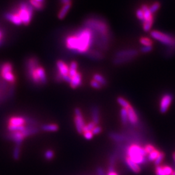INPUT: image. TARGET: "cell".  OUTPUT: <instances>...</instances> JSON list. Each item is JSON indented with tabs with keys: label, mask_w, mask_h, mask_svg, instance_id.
Segmentation results:
<instances>
[{
	"label": "cell",
	"mask_w": 175,
	"mask_h": 175,
	"mask_svg": "<svg viewBox=\"0 0 175 175\" xmlns=\"http://www.w3.org/2000/svg\"><path fill=\"white\" fill-rule=\"evenodd\" d=\"M97 175H106L104 173V170L101 167H98L97 169Z\"/></svg>",
	"instance_id": "bcb514c9"
},
{
	"label": "cell",
	"mask_w": 175,
	"mask_h": 175,
	"mask_svg": "<svg viewBox=\"0 0 175 175\" xmlns=\"http://www.w3.org/2000/svg\"><path fill=\"white\" fill-rule=\"evenodd\" d=\"M136 16L143 23H144V15H143V12L142 11V9H138L136 11Z\"/></svg>",
	"instance_id": "d590c367"
},
{
	"label": "cell",
	"mask_w": 175,
	"mask_h": 175,
	"mask_svg": "<svg viewBox=\"0 0 175 175\" xmlns=\"http://www.w3.org/2000/svg\"><path fill=\"white\" fill-rule=\"evenodd\" d=\"M173 96L171 93H166L162 97L160 105H159V110L162 114L166 113L173 101Z\"/></svg>",
	"instance_id": "8fae6325"
},
{
	"label": "cell",
	"mask_w": 175,
	"mask_h": 175,
	"mask_svg": "<svg viewBox=\"0 0 175 175\" xmlns=\"http://www.w3.org/2000/svg\"><path fill=\"white\" fill-rule=\"evenodd\" d=\"M144 149H145V150L147 154H148L155 150L154 147L152 145H146L145 147H144Z\"/></svg>",
	"instance_id": "ab89813d"
},
{
	"label": "cell",
	"mask_w": 175,
	"mask_h": 175,
	"mask_svg": "<svg viewBox=\"0 0 175 175\" xmlns=\"http://www.w3.org/2000/svg\"><path fill=\"white\" fill-rule=\"evenodd\" d=\"M60 2H61L62 5L69 3H72V0H60Z\"/></svg>",
	"instance_id": "7dc6e473"
},
{
	"label": "cell",
	"mask_w": 175,
	"mask_h": 175,
	"mask_svg": "<svg viewBox=\"0 0 175 175\" xmlns=\"http://www.w3.org/2000/svg\"><path fill=\"white\" fill-rule=\"evenodd\" d=\"M173 160H174V163H175V153H174L173 155Z\"/></svg>",
	"instance_id": "681fc988"
},
{
	"label": "cell",
	"mask_w": 175,
	"mask_h": 175,
	"mask_svg": "<svg viewBox=\"0 0 175 175\" xmlns=\"http://www.w3.org/2000/svg\"><path fill=\"white\" fill-rule=\"evenodd\" d=\"M29 4L37 11H41L46 6V0H29Z\"/></svg>",
	"instance_id": "5bb4252c"
},
{
	"label": "cell",
	"mask_w": 175,
	"mask_h": 175,
	"mask_svg": "<svg viewBox=\"0 0 175 175\" xmlns=\"http://www.w3.org/2000/svg\"><path fill=\"white\" fill-rule=\"evenodd\" d=\"M171 175H175V171L173 172V173H172V174H171Z\"/></svg>",
	"instance_id": "f907efd6"
},
{
	"label": "cell",
	"mask_w": 175,
	"mask_h": 175,
	"mask_svg": "<svg viewBox=\"0 0 175 175\" xmlns=\"http://www.w3.org/2000/svg\"><path fill=\"white\" fill-rule=\"evenodd\" d=\"M107 175H118L116 172L114 171H110V172H108Z\"/></svg>",
	"instance_id": "c3c4849f"
},
{
	"label": "cell",
	"mask_w": 175,
	"mask_h": 175,
	"mask_svg": "<svg viewBox=\"0 0 175 175\" xmlns=\"http://www.w3.org/2000/svg\"><path fill=\"white\" fill-rule=\"evenodd\" d=\"M93 134L92 132H84V136L86 139H91L93 138Z\"/></svg>",
	"instance_id": "f6af8a7d"
},
{
	"label": "cell",
	"mask_w": 175,
	"mask_h": 175,
	"mask_svg": "<svg viewBox=\"0 0 175 175\" xmlns=\"http://www.w3.org/2000/svg\"><path fill=\"white\" fill-rule=\"evenodd\" d=\"M5 38V34L4 31L0 28V46L3 43Z\"/></svg>",
	"instance_id": "b9f144b4"
},
{
	"label": "cell",
	"mask_w": 175,
	"mask_h": 175,
	"mask_svg": "<svg viewBox=\"0 0 175 175\" xmlns=\"http://www.w3.org/2000/svg\"><path fill=\"white\" fill-rule=\"evenodd\" d=\"M34 9L28 2H21L5 14V18L15 26H28L31 22Z\"/></svg>",
	"instance_id": "3957f363"
},
{
	"label": "cell",
	"mask_w": 175,
	"mask_h": 175,
	"mask_svg": "<svg viewBox=\"0 0 175 175\" xmlns=\"http://www.w3.org/2000/svg\"><path fill=\"white\" fill-rule=\"evenodd\" d=\"M83 26L92 32L95 49L102 52L108 49L110 34L107 22L99 17H89L84 21Z\"/></svg>",
	"instance_id": "6da1fadb"
},
{
	"label": "cell",
	"mask_w": 175,
	"mask_h": 175,
	"mask_svg": "<svg viewBox=\"0 0 175 175\" xmlns=\"http://www.w3.org/2000/svg\"><path fill=\"white\" fill-rule=\"evenodd\" d=\"M42 129L44 131L46 132H55L58 131V127L55 124H44L42 127Z\"/></svg>",
	"instance_id": "603a6c76"
},
{
	"label": "cell",
	"mask_w": 175,
	"mask_h": 175,
	"mask_svg": "<svg viewBox=\"0 0 175 175\" xmlns=\"http://www.w3.org/2000/svg\"><path fill=\"white\" fill-rule=\"evenodd\" d=\"M163 168V171L164 172V173L166 174V175H171L173 173V169L171 167H170L169 166H164L162 167Z\"/></svg>",
	"instance_id": "74e56055"
},
{
	"label": "cell",
	"mask_w": 175,
	"mask_h": 175,
	"mask_svg": "<svg viewBox=\"0 0 175 175\" xmlns=\"http://www.w3.org/2000/svg\"><path fill=\"white\" fill-rule=\"evenodd\" d=\"M127 113H128V122H130L132 125H136L138 123V116L135 112L134 109L131 106L127 109Z\"/></svg>",
	"instance_id": "7c38bea8"
},
{
	"label": "cell",
	"mask_w": 175,
	"mask_h": 175,
	"mask_svg": "<svg viewBox=\"0 0 175 175\" xmlns=\"http://www.w3.org/2000/svg\"><path fill=\"white\" fill-rule=\"evenodd\" d=\"M26 72L29 79L37 85H42L47 83V75L44 68L36 57H30L27 59Z\"/></svg>",
	"instance_id": "277c9868"
},
{
	"label": "cell",
	"mask_w": 175,
	"mask_h": 175,
	"mask_svg": "<svg viewBox=\"0 0 175 175\" xmlns=\"http://www.w3.org/2000/svg\"><path fill=\"white\" fill-rule=\"evenodd\" d=\"M134 59V58H114L113 62L116 65H119L131 62Z\"/></svg>",
	"instance_id": "cb8c5ba5"
},
{
	"label": "cell",
	"mask_w": 175,
	"mask_h": 175,
	"mask_svg": "<svg viewBox=\"0 0 175 175\" xmlns=\"http://www.w3.org/2000/svg\"><path fill=\"white\" fill-rule=\"evenodd\" d=\"M57 79L58 81H64L70 82L71 79L69 77V66L62 61L59 60L57 62Z\"/></svg>",
	"instance_id": "ba28073f"
},
{
	"label": "cell",
	"mask_w": 175,
	"mask_h": 175,
	"mask_svg": "<svg viewBox=\"0 0 175 175\" xmlns=\"http://www.w3.org/2000/svg\"><path fill=\"white\" fill-rule=\"evenodd\" d=\"M26 120L22 117H11L9 120L8 125L23 126L25 125Z\"/></svg>",
	"instance_id": "ac0fdd59"
},
{
	"label": "cell",
	"mask_w": 175,
	"mask_h": 175,
	"mask_svg": "<svg viewBox=\"0 0 175 175\" xmlns=\"http://www.w3.org/2000/svg\"><path fill=\"white\" fill-rule=\"evenodd\" d=\"M165 157V154L163 152H160V154H159V156L157 157V158L154 160V164L157 166H159V165L162 163L163 161V159Z\"/></svg>",
	"instance_id": "836d02e7"
},
{
	"label": "cell",
	"mask_w": 175,
	"mask_h": 175,
	"mask_svg": "<svg viewBox=\"0 0 175 175\" xmlns=\"http://www.w3.org/2000/svg\"><path fill=\"white\" fill-rule=\"evenodd\" d=\"M152 49H153L152 46H143V47H142V49H141V51H142V53H146L151 51L152 50Z\"/></svg>",
	"instance_id": "60d3db41"
},
{
	"label": "cell",
	"mask_w": 175,
	"mask_h": 175,
	"mask_svg": "<svg viewBox=\"0 0 175 175\" xmlns=\"http://www.w3.org/2000/svg\"><path fill=\"white\" fill-rule=\"evenodd\" d=\"M75 124L77 131L79 134H82L83 133V128L85 126V124L81 110L77 108L75 109Z\"/></svg>",
	"instance_id": "9c48e42d"
},
{
	"label": "cell",
	"mask_w": 175,
	"mask_h": 175,
	"mask_svg": "<svg viewBox=\"0 0 175 175\" xmlns=\"http://www.w3.org/2000/svg\"><path fill=\"white\" fill-rule=\"evenodd\" d=\"M120 114H121V119L123 124V125H127L128 123L127 110L125 108H122Z\"/></svg>",
	"instance_id": "d4e9b609"
},
{
	"label": "cell",
	"mask_w": 175,
	"mask_h": 175,
	"mask_svg": "<svg viewBox=\"0 0 175 175\" xmlns=\"http://www.w3.org/2000/svg\"><path fill=\"white\" fill-rule=\"evenodd\" d=\"M151 36L169 47H175V36L174 35L158 31H152L151 32Z\"/></svg>",
	"instance_id": "52a82bcc"
},
{
	"label": "cell",
	"mask_w": 175,
	"mask_h": 175,
	"mask_svg": "<svg viewBox=\"0 0 175 175\" xmlns=\"http://www.w3.org/2000/svg\"><path fill=\"white\" fill-rule=\"evenodd\" d=\"M91 114L92 118V122L98 124L99 123V109L97 106H93L91 110Z\"/></svg>",
	"instance_id": "7402d4cb"
},
{
	"label": "cell",
	"mask_w": 175,
	"mask_h": 175,
	"mask_svg": "<svg viewBox=\"0 0 175 175\" xmlns=\"http://www.w3.org/2000/svg\"><path fill=\"white\" fill-rule=\"evenodd\" d=\"M144 15V22H154L153 14L151 12L149 7L147 5H142V8Z\"/></svg>",
	"instance_id": "9a60e30c"
},
{
	"label": "cell",
	"mask_w": 175,
	"mask_h": 175,
	"mask_svg": "<svg viewBox=\"0 0 175 175\" xmlns=\"http://www.w3.org/2000/svg\"><path fill=\"white\" fill-rule=\"evenodd\" d=\"M127 157L137 164H143L146 162L145 156L147 154L144 148L138 145L133 144L127 149Z\"/></svg>",
	"instance_id": "5b68a950"
},
{
	"label": "cell",
	"mask_w": 175,
	"mask_h": 175,
	"mask_svg": "<svg viewBox=\"0 0 175 175\" xmlns=\"http://www.w3.org/2000/svg\"><path fill=\"white\" fill-rule=\"evenodd\" d=\"M156 175H166L163 171L162 167L160 166H157L156 168Z\"/></svg>",
	"instance_id": "ee69618b"
},
{
	"label": "cell",
	"mask_w": 175,
	"mask_h": 175,
	"mask_svg": "<svg viewBox=\"0 0 175 175\" xmlns=\"http://www.w3.org/2000/svg\"><path fill=\"white\" fill-rule=\"evenodd\" d=\"M125 162H126L127 166L130 169H131L134 173H138L140 172V171H141V169H140V167L139 166V165L136 163L135 162H134L129 158H128V157L126 158Z\"/></svg>",
	"instance_id": "d6986e66"
},
{
	"label": "cell",
	"mask_w": 175,
	"mask_h": 175,
	"mask_svg": "<svg viewBox=\"0 0 175 175\" xmlns=\"http://www.w3.org/2000/svg\"><path fill=\"white\" fill-rule=\"evenodd\" d=\"M160 154L158 150L155 149L154 151H153L152 152H151L150 154H149L148 155V159L149 161L151 162H154L155 159L157 158V157L159 156V154Z\"/></svg>",
	"instance_id": "83f0119b"
},
{
	"label": "cell",
	"mask_w": 175,
	"mask_h": 175,
	"mask_svg": "<svg viewBox=\"0 0 175 175\" xmlns=\"http://www.w3.org/2000/svg\"><path fill=\"white\" fill-rule=\"evenodd\" d=\"M154 22H145L143 23V28L145 31L148 32L151 29Z\"/></svg>",
	"instance_id": "d6a6232c"
},
{
	"label": "cell",
	"mask_w": 175,
	"mask_h": 175,
	"mask_svg": "<svg viewBox=\"0 0 175 175\" xmlns=\"http://www.w3.org/2000/svg\"><path fill=\"white\" fill-rule=\"evenodd\" d=\"M93 80L98 82L100 84L102 85V86H105V85L107 84V81L106 79L100 74H97V73L93 75Z\"/></svg>",
	"instance_id": "484cf974"
},
{
	"label": "cell",
	"mask_w": 175,
	"mask_h": 175,
	"mask_svg": "<svg viewBox=\"0 0 175 175\" xmlns=\"http://www.w3.org/2000/svg\"><path fill=\"white\" fill-rule=\"evenodd\" d=\"M139 54L138 50L134 49H123L117 51L115 53L114 58H134Z\"/></svg>",
	"instance_id": "30bf717a"
},
{
	"label": "cell",
	"mask_w": 175,
	"mask_h": 175,
	"mask_svg": "<svg viewBox=\"0 0 175 175\" xmlns=\"http://www.w3.org/2000/svg\"><path fill=\"white\" fill-rule=\"evenodd\" d=\"M86 54L88 58L93 60H97V61L101 60L104 58V54L103 52L96 49H91Z\"/></svg>",
	"instance_id": "4fadbf2b"
},
{
	"label": "cell",
	"mask_w": 175,
	"mask_h": 175,
	"mask_svg": "<svg viewBox=\"0 0 175 175\" xmlns=\"http://www.w3.org/2000/svg\"><path fill=\"white\" fill-rule=\"evenodd\" d=\"M90 85L93 88H96V89H100L102 88V85L100 84L98 82L96 81L95 80H92L91 82H90Z\"/></svg>",
	"instance_id": "f35d334b"
},
{
	"label": "cell",
	"mask_w": 175,
	"mask_h": 175,
	"mask_svg": "<svg viewBox=\"0 0 175 175\" xmlns=\"http://www.w3.org/2000/svg\"><path fill=\"white\" fill-rule=\"evenodd\" d=\"M109 137L113 141L116 142H123L127 139L126 136L124 134H121L116 132H110L109 134Z\"/></svg>",
	"instance_id": "ffe728a7"
},
{
	"label": "cell",
	"mask_w": 175,
	"mask_h": 175,
	"mask_svg": "<svg viewBox=\"0 0 175 175\" xmlns=\"http://www.w3.org/2000/svg\"><path fill=\"white\" fill-rule=\"evenodd\" d=\"M117 103L123 107V108L127 109L128 108L131 107V104H130V103L127 101V100L124 99V98L121 97H119L117 99Z\"/></svg>",
	"instance_id": "4316f807"
},
{
	"label": "cell",
	"mask_w": 175,
	"mask_h": 175,
	"mask_svg": "<svg viewBox=\"0 0 175 175\" xmlns=\"http://www.w3.org/2000/svg\"><path fill=\"white\" fill-rule=\"evenodd\" d=\"M140 43H142L144 46H152V41L147 37H142L140 38Z\"/></svg>",
	"instance_id": "f546056e"
},
{
	"label": "cell",
	"mask_w": 175,
	"mask_h": 175,
	"mask_svg": "<svg viewBox=\"0 0 175 175\" xmlns=\"http://www.w3.org/2000/svg\"><path fill=\"white\" fill-rule=\"evenodd\" d=\"M96 126V124H95L93 122L91 123H89L88 124H86V125L84 126V128H83V132H92V130L95 128V127Z\"/></svg>",
	"instance_id": "1f68e13d"
},
{
	"label": "cell",
	"mask_w": 175,
	"mask_h": 175,
	"mask_svg": "<svg viewBox=\"0 0 175 175\" xmlns=\"http://www.w3.org/2000/svg\"><path fill=\"white\" fill-rule=\"evenodd\" d=\"M64 44L69 51L73 53L86 54L93 46L92 32L84 27L68 35L65 38Z\"/></svg>",
	"instance_id": "7a4b0ae2"
},
{
	"label": "cell",
	"mask_w": 175,
	"mask_h": 175,
	"mask_svg": "<svg viewBox=\"0 0 175 175\" xmlns=\"http://www.w3.org/2000/svg\"><path fill=\"white\" fill-rule=\"evenodd\" d=\"M0 75L6 82L14 84L16 82V75L14 72L13 65L11 62H5L0 66Z\"/></svg>",
	"instance_id": "8992f818"
},
{
	"label": "cell",
	"mask_w": 175,
	"mask_h": 175,
	"mask_svg": "<svg viewBox=\"0 0 175 175\" xmlns=\"http://www.w3.org/2000/svg\"><path fill=\"white\" fill-rule=\"evenodd\" d=\"M19 154H20V148H19V145H18V146H16V148H15L13 153L14 159H18L19 157Z\"/></svg>",
	"instance_id": "8d00e7d4"
},
{
	"label": "cell",
	"mask_w": 175,
	"mask_h": 175,
	"mask_svg": "<svg viewBox=\"0 0 175 175\" xmlns=\"http://www.w3.org/2000/svg\"><path fill=\"white\" fill-rule=\"evenodd\" d=\"M115 159H116V156L114 154H112L109 159V167H108V172L114 171V165H115Z\"/></svg>",
	"instance_id": "f1b7e54d"
},
{
	"label": "cell",
	"mask_w": 175,
	"mask_h": 175,
	"mask_svg": "<svg viewBox=\"0 0 175 175\" xmlns=\"http://www.w3.org/2000/svg\"><path fill=\"white\" fill-rule=\"evenodd\" d=\"M9 136L14 142H16L18 145H20V143L23 142L24 138H26V136H25V135L22 132H11Z\"/></svg>",
	"instance_id": "2e32d148"
},
{
	"label": "cell",
	"mask_w": 175,
	"mask_h": 175,
	"mask_svg": "<svg viewBox=\"0 0 175 175\" xmlns=\"http://www.w3.org/2000/svg\"><path fill=\"white\" fill-rule=\"evenodd\" d=\"M72 3H69V4L64 5H62V8L61 9V10H60L58 14V18L59 19H62L63 18L66 17L68 12L69 11L70 8H71V7H72Z\"/></svg>",
	"instance_id": "44dd1931"
},
{
	"label": "cell",
	"mask_w": 175,
	"mask_h": 175,
	"mask_svg": "<svg viewBox=\"0 0 175 175\" xmlns=\"http://www.w3.org/2000/svg\"><path fill=\"white\" fill-rule=\"evenodd\" d=\"M69 84L72 88H76L79 86H81L82 84V75L81 73L78 72L75 75L72 77Z\"/></svg>",
	"instance_id": "e0dca14e"
},
{
	"label": "cell",
	"mask_w": 175,
	"mask_h": 175,
	"mask_svg": "<svg viewBox=\"0 0 175 175\" xmlns=\"http://www.w3.org/2000/svg\"><path fill=\"white\" fill-rule=\"evenodd\" d=\"M44 157L47 160H51L54 157V152L51 150H47L44 154Z\"/></svg>",
	"instance_id": "e575fe53"
},
{
	"label": "cell",
	"mask_w": 175,
	"mask_h": 175,
	"mask_svg": "<svg viewBox=\"0 0 175 175\" xmlns=\"http://www.w3.org/2000/svg\"><path fill=\"white\" fill-rule=\"evenodd\" d=\"M101 131H102V128L101 127H99V126H96L95 127V128L92 130V132L93 135H96V134L101 133Z\"/></svg>",
	"instance_id": "7bdbcfd3"
},
{
	"label": "cell",
	"mask_w": 175,
	"mask_h": 175,
	"mask_svg": "<svg viewBox=\"0 0 175 175\" xmlns=\"http://www.w3.org/2000/svg\"><path fill=\"white\" fill-rule=\"evenodd\" d=\"M160 6H161V5L160 3H159V2H154L152 5L149 7V10H150V11H151V12L153 14L154 13L156 12L158 10H159V9L160 8Z\"/></svg>",
	"instance_id": "4dcf8cb0"
}]
</instances>
